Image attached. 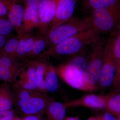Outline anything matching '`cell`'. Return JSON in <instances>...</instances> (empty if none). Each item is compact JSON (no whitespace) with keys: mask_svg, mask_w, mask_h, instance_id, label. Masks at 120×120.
Instances as JSON below:
<instances>
[{"mask_svg":"<svg viewBox=\"0 0 120 120\" xmlns=\"http://www.w3.org/2000/svg\"><path fill=\"white\" fill-rule=\"evenodd\" d=\"M99 35L93 29L81 32L49 47L40 56L48 58L49 56L56 57L75 54L90 45Z\"/></svg>","mask_w":120,"mask_h":120,"instance_id":"cell-1","label":"cell"},{"mask_svg":"<svg viewBox=\"0 0 120 120\" xmlns=\"http://www.w3.org/2000/svg\"><path fill=\"white\" fill-rule=\"evenodd\" d=\"M86 65V57L83 55H79L55 69L58 75L71 87L84 91H93L97 88L88 86L84 80Z\"/></svg>","mask_w":120,"mask_h":120,"instance_id":"cell-2","label":"cell"},{"mask_svg":"<svg viewBox=\"0 0 120 120\" xmlns=\"http://www.w3.org/2000/svg\"><path fill=\"white\" fill-rule=\"evenodd\" d=\"M106 43L105 38L100 34L90 45L83 79L87 84L92 87L97 88L96 85L100 79Z\"/></svg>","mask_w":120,"mask_h":120,"instance_id":"cell-3","label":"cell"},{"mask_svg":"<svg viewBox=\"0 0 120 120\" xmlns=\"http://www.w3.org/2000/svg\"><path fill=\"white\" fill-rule=\"evenodd\" d=\"M92 29L88 16L85 18L72 17L56 27L46 35L50 47L66 39Z\"/></svg>","mask_w":120,"mask_h":120,"instance_id":"cell-4","label":"cell"},{"mask_svg":"<svg viewBox=\"0 0 120 120\" xmlns=\"http://www.w3.org/2000/svg\"><path fill=\"white\" fill-rule=\"evenodd\" d=\"M90 12L88 17L92 29L99 34L112 33L120 27V7L102 8Z\"/></svg>","mask_w":120,"mask_h":120,"instance_id":"cell-5","label":"cell"},{"mask_svg":"<svg viewBox=\"0 0 120 120\" xmlns=\"http://www.w3.org/2000/svg\"><path fill=\"white\" fill-rule=\"evenodd\" d=\"M52 98L47 94H39L24 100L15 102L14 105L19 112L24 116H42Z\"/></svg>","mask_w":120,"mask_h":120,"instance_id":"cell-6","label":"cell"},{"mask_svg":"<svg viewBox=\"0 0 120 120\" xmlns=\"http://www.w3.org/2000/svg\"><path fill=\"white\" fill-rule=\"evenodd\" d=\"M116 65L112 54L109 40L106 43L101 77L98 83L101 88H109L112 85Z\"/></svg>","mask_w":120,"mask_h":120,"instance_id":"cell-7","label":"cell"},{"mask_svg":"<svg viewBox=\"0 0 120 120\" xmlns=\"http://www.w3.org/2000/svg\"><path fill=\"white\" fill-rule=\"evenodd\" d=\"M59 0H45L40 5L38 11L39 24L38 28L40 34L46 35L56 15Z\"/></svg>","mask_w":120,"mask_h":120,"instance_id":"cell-8","label":"cell"},{"mask_svg":"<svg viewBox=\"0 0 120 120\" xmlns=\"http://www.w3.org/2000/svg\"><path fill=\"white\" fill-rule=\"evenodd\" d=\"M75 5V0H58L56 15L50 26L49 32L73 17Z\"/></svg>","mask_w":120,"mask_h":120,"instance_id":"cell-9","label":"cell"},{"mask_svg":"<svg viewBox=\"0 0 120 120\" xmlns=\"http://www.w3.org/2000/svg\"><path fill=\"white\" fill-rule=\"evenodd\" d=\"M109 95L106 96L94 94L86 95L80 98L64 103L67 108L84 106L95 109H105Z\"/></svg>","mask_w":120,"mask_h":120,"instance_id":"cell-10","label":"cell"},{"mask_svg":"<svg viewBox=\"0 0 120 120\" xmlns=\"http://www.w3.org/2000/svg\"><path fill=\"white\" fill-rule=\"evenodd\" d=\"M25 9L20 4H13L8 13V19L11 22L19 37L22 35V24Z\"/></svg>","mask_w":120,"mask_h":120,"instance_id":"cell-11","label":"cell"},{"mask_svg":"<svg viewBox=\"0 0 120 120\" xmlns=\"http://www.w3.org/2000/svg\"><path fill=\"white\" fill-rule=\"evenodd\" d=\"M15 102L13 90L8 83L3 82L0 85V112L12 109Z\"/></svg>","mask_w":120,"mask_h":120,"instance_id":"cell-12","label":"cell"},{"mask_svg":"<svg viewBox=\"0 0 120 120\" xmlns=\"http://www.w3.org/2000/svg\"><path fill=\"white\" fill-rule=\"evenodd\" d=\"M39 22L38 12L32 8L26 7L23 21L22 35L32 33L34 28L38 27Z\"/></svg>","mask_w":120,"mask_h":120,"instance_id":"cell-13","label":"cell"},{"mask_svg":"<svg viewBox=\"0 0 120 120\" xmlns=\"http://www.w3.org/2000/svg\"><path fill=\"white\" fill-rule=\"evenodd\" d=\"M48 58L39 57L33 60L34 62L36 72L38 90L43 94H47L46 88L45 78L47 69Z\"/></svg>","mask_w":120,"mask_h":120,"instance_id":"cell-14","label":"cell"},{"mask_svg":"<svg viewBox=\"0 0 120 120\" xmlns=\"http://www.w3.org/2000/svg\"><path fill=\"white\" fill-rule=\"evenodd\" d=\"M67 108L64 103L52 98L45 112L47 120H64L65 117Z\"/></svg>","mask_w":120,"mask_h":120,"instance_id":"cell-15","label":"cell"},{"mask_svg":"<svg viewBox=\"0 0 120 120\" xmlns=\"http://www.w3.org/2000/svg\"><path fill=\"white\" fill-rule=\"evenodd\" d=\"M82 7L90 11L102 8L120 7V0H82Z\"/></svg>","mask_w":120,"mask_h":120,"instance_id":"cell-16","label":"cell"},{"mask_svg":"<svg viewBox=\"0 0 120 120\" xmlns=\"http://www.w3.org/2000/svg\"><path fill=\"white\" fill-rule=\"evenodd\" d=\"M58 75L55 68L50 62H48L45 78L47 93H54L58 90L59 87Z\"/></svg>","mask_w":120,"mask_h":120,"instance_id":"cell-17","label":"cell"},{"mask_svg":"<svg viewBox=\"0 0 120 120\" xmlns=\"http://www.w3.org/2000/svg\"><path fill=\"white\" fill-rule=\"evenodd\" d=\"M49 45L46 35H39L37 37L31 53L28 59V61L32 60L38 58L45 51L46 47Z\"/></svg>","mask_w":120,"mask_h":120,"instance_id":"cell-18","label":"cell"},{"mask_svg":"<svg viewBox=\"0 0 120 120\" xmlns=\"http://www.w3.org/2000/svg\"><path fill=\"white\" fill-rule=\"evenodd\" d=\"M116 65L120 63V27L111 33L109 39Z\"/></svg>","mask_w":120,"mask_h":120,"instance_id":"cell-19","label":"cell"},{"mask_svg":"<svg viewBox=\"0 0 120 120\" xmlns=\"http://www.w3.org/2000/svg\"><path fill=\"white\" fill-rule=\"evenodd\" d=\"M105 109L112 114L120 116V92L109 95Z\"/></svg>","mask_w":120,"mask_h":120,"instance_id":"cell-20","label":"cell"},{"mask_svg":"<svg viewBox=\"0 0 120 120\" xmlns=\"http://www.w3.org/2000/svg\"><path fill=\"white\" fill-rule=\"evenodd\" d=\"M22 71L13 70L0 64V81L12 84Z\"/></svg>","mask_w":120,"mask_h":120,"instance_id":"cell-21","label":"cell"},{"mask_svg":"<svg viewBox=\"0 0 120 120\" xmlns=\"http://www.w3.org/2000/svg\"><path fill=\"white\" fill-rule=\"evenodd\" d=\"M19 38V37L17 36V37L12 38L7 41L4 46L0 49V54L15 58V55Z\"/></svg>","mask_w":120,"mask_h":120,"instance_id":"cell-22","label":"cell"},{"mask_svg":"<svg viewBox=\"0 0 120 120\" xmlns=\"http://www.w3.org/2000/svg\"><path fill=\"white\" fill-rule=\"evenodd\" d=\"M12 90L15 94V102L18 101H24L41 93L37 90L18 88H13Z\"/></svg>","mask_w":120,"mask_h":120,"instance_id":"cell-23","label":"cell"},{"mask_svg":"<svg viewBox=\"0 0 120 120\" xmlns=\"http://www.w3.org/2000/svg\"><path fill=\"white\" fill-rule=\"evenodd\" d=\"M19 37V38L18 41L15 57L19 60H21L22 61L27 62L26 60L27 49L26 42L22 35Z\"/></svg>","mask_w":120,"mask_h":120,"instance_id":"cell-24","label":"cell"},{"mask_svg":"<svg viewBox=\"0 0 120 120\" xmlns=\"http://www.w3.org/2000/svg\"><path fill=\"white\" fill-rule=\"evenodd\" d=\"M14 30L11 22L8 19L0 17V34L4 35H8Z\"/></svg>","mask_w":120,"mask_h":120,"instance_id":"cell-25","label":"cell"},{"mask_svg":"<svg viewBox=\"0 0 120 120\" xmlns=\"http://www.w3.org/2000/svg\"><path fill=\"white\" fill-rule=\"evenodd\" d=\"M31 34L22 35L26 42L27 49L26 60L28 61V59L30 55L33 46L36 41L37 37H35Z\"/></svg>","mask_w":120,"mask_h":120,"instance_id":"cell-26","label":"cell"},{"mask_svg":"<svg viewBox=\"0 0 120 120\" xmlns=\"http://www.w3.org/2000/svg\"><path fill=\"white\" fill-rule=\"evenodd\" d=\"M16 111L13 109L0 112V120H11L16 116Z\"/></svg>","mask_w":120,"mask_h":120,"instance_id":"cell-27","label":"cell"},{"mask_svg":"<svg viewBox=\"0 0 120 120\" xmlns=\"http://www.w3.org/2000/svg\"><path fill=\"white\" fill-rule=\"evenodd\" d=\"M45 0H26L27 7H30L38 12L40 5Z\"/></svg>","mask_w":120,"mask_h":120,"instance_id":"cell-28","label":"cell"},{"mask_svg":"<svg viewBox=\"0 0 120 120\" xmlns=\"http://www.w3.org/2000/svg\"><path fill=\"white\" fill-rule=\"evenodd\" d=\"M114 87L117 90L120 89V63L116 66V70L113 83Z\"/></svg>","mask_w":120,"mask_h":120,"instance_id":"cell-29","label":"cell"},{"mask_svg":"<svg viewBox=\"0 0 120 120\" xmlns=\"http://www.w3.org/2000/svg\"><path fill=\"white\" fill-rule=\"evenodd\" d=\"M6 2V1L0 0V17L4 18L8 13L9 9Z\"/></svg>","mask_w":120,"mask_h":120,"instance_id":"cell-30","label":"cell"},{"mask_svg":"<svg viewBox=\"0 0 120 120\" xmlns=\"http://www.w3.org/2000/svg\"><path fill=\"white\" fill-rule=\"evenodd\" d=\"M98 116L100 120H117L112 114L108 112Z\"/></svg>","mask_w":120,"mask_h":120,"instance_id":"cell-31","label":"cell"},{"mask_svg":"<svg viewBox=\"0 0 120 120\" xmlns=\"http://www.w3.org/2000/svg\"><path fill=\"white\" fill-rule=\"evenodd\" d=\"M41 117L42 116L31 115L24 116L22 118V120H39Z\"/></svg>","mask_w":120,"mask_h":120,"instance_id":"cell-32","label":"cell"},{"mask_svg":"<svg viewBox=\"0 0 120 120\" xmlns=\"http://www.w3.org/2000/svg\"><path fill=\"white\" fill-rule=\"evenodd\" d=\"M7 41L5 36L0 34V49L4 46Z\"/></svg>","mask_w":120,"mask_h":120,"instance_id":"cell-33","label":"cell"},{"mask_svg":"<svg viewBox=\"0 0 120 120\" xmlns=\"http://www.w3.org/2000/svg\"><path fill=\"white\" fill-rule=\"evenodd\" d=\"M64 120H80V119L78 116H70L65 117Z\"/></svg>","mask_w":120,"mask_h":120,"instance_id":"cell-34","label":"cell"},{"mask_svg":"<svg viewBox=\"0 0 120 120\" xmlns=\"http://www.w3.org/2000/svg\"><path fill=\"white\" fill-rule=\"evenodd\" d=\"M11 120H22V118H20L17 116H16Z\"/></svg>","mask_w":120,"mask_h":120,"instance_id":"cell-35","label":"cell"},{"mask_svg":"<svg viewBox=\"0 0 120 120\" xmlns=\"http://www.w3.org/2000/svg\"><path fill=\"white\" fill-rule=\"evenodd\" d=\"M86 120H98L97 117H91Z\"/></svg>","mask_w":120,"mask_h":120,"instance_id":"cell-36","label":"cell"},{"mask_svg":"<svg viewBox=\"0 0 120 120\" xmlns=\"http://www.w3.org/2000/svg\"><path fill=\"white\" fill-rule=\"evenodd\" d=\"M117 120H120V116H118V118Z\"/></svg>","mask_w":120,"mask_h":120,"instance_id":"cell-37","label":"cell"},{"mask_svg":"<svg viewBox=\"0 0 120 120\" xmlns=\"http://www.w3.org/2000/svg\"><path fill=\"white\" fill-rule=\"evenodd\" d=\"M97 118H98V120H100V119H99V118H98V116H97Z\"/></svg>","mask_w":120,"mask_h":120,"instance_id":"cell-38","label":"cell"},{"mask_svg":"<svg viewBox=\"0 0 120 120\" xmlns=\"http://www.w3.org/2000/svg\"><path fill=\"white\" fill-rule=\"evenodd\" d=\"M39 120H43L42 119V117H41Z\"/></svg>","mask_w":120,"mask_h":120,"instance_id":"cell-39","label":"cell"}]
</instances>
